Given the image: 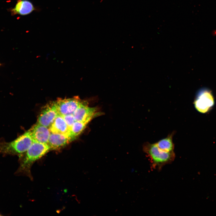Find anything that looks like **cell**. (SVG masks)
Returning a JSON list of instances; mask_svg holds the SVG:
<instances>
[{"instance_id": "6da1fadb", "label": "cell", "mask_w": 216, "mask_h": 216, "mask_svg": "<svg viewBox=\"0 0 216 216\" xmlns=\"http://www.w3.org/2000/svg\"><path fill=\"white\" fill-rule=\"evenodd\" d=\"M50 150L47 144L34 141L27 150L19 156V166L15 174L26 175L31 178V170L33 164Z\"/></svg>"}, {"instance_id": "7a4b0ae2", "label": "cell", "mask_w": 216, "mask_h": 216, "mask_svg": "<svg viewBox=\"0 0 216 216\" xmlns=\"http://www.w3.org/2000/svg\"><path fill=\"white\" fill-rule=\"evenodd\" d=\"M143 149L149 158L152 168L159 171L164 165L171 163L175 158L173 151L168 152L162 151L156 143L151 144L146 142L143 144Z\"/></svg>"}, {"instance_id": "3957f363", "label": "cell", "mask_w": 216, "mask_h": 216, "mask_svg": "<svg viewBox=\"0 0 216 216\" xmlns=\"http://www.w3.org/2000/svg\"><path fill=\"white\" fill-rule=\"evenodd\" d=\"M33 142L30 130L10 142L0 143V154L18 155L25 153Z\"/></svg>"}, {"instance_id": "277c9868", "label": "cell", "mask_w": 216, "mask_h": 216, "mask_svg": "<svg viewBox=\"0 0 216 216\" xmlns=\"http://www.w3.org/2000/svg\"><path fill=\"white\" fill-rule=\"evenodd\" d=\"M82 100L78 96L72 98L58 99L55 101L58 114L62 116L73 114Z\"/></svg>"}, {"instance_id": "5b68a950", "label": "cell", "mask_w": 216, "mask_h": 216, "mask_svg": "<svg viewBox=\"0 0 216 216\" xmlns=\"http://www.w3.org/2000/svg\"><path fill=\"white\" fill-rule=\"evenodd\" d=\"M58 114L55 102H53L46 105L43 109L37 123L49 128Z\"/></svg>"}, {"instance_id": "8992f818", "label": "cell", "mask_w": 216, "mask_h": 216, "mask_svg": "<svg viewBox=\"0 0 216 216\" xmlns=\"http://www.w3.org/2000/svg\"><path fill=\"white\" fill-rule=\"evenodd\" d=\"M87 101L82 100L73 114L76 121H78L86 124L95 115L96 109L90 107Z\"/></svg>"}, {"instance_id": "52a82bcc", "label": "cell", "mask_w": 216, "mask_h": 216, "mask_svg": "<svg viewBox=\"0 0 216 216\" xmlns=\"http://www.w3.org/2000/svg\"><path fill=\"white\" fill-rule=\"evenodd\" d=\"M214 104L213 96L210 91L204 90L201 91L194 102L196 110L201 113H206L212 107Z\"/></svg>"}, {"instance_id": "ba28073f", "label": "cell", "mask_w": 216, "mask_h": 216, "mask_svg": "<svg viewBox=\"0 0 216 216\" xmlns=\"http://www.w3.org/2000/svg\"><path fill=\"white\" fill-rule=\"evenodd\" d=\"M73 140L68 133L60 134L51 133L47 144L51 150H56L64 146Z\"/></svg>"}, {"instance_id": "9c48e42d", "label": "cell", "mask_w": 216, "mask_h": 216, "mask_svg": "<svg viewBox=\"0 0 216 216\" xmlns=\"http://www.w3.org/2000/svg\"><path fill=\"white\" fill-rule=\"evenodd\" d=\"M30 130L33 142L47 144L51 133L49 128L37 123Z\"/></svg>"}, {"instance_id": "30bf717a", "label": "cell", "mask_w": 216, "mask_h": 216, "mask_svg": "<svg viewBox=\"0 0 216 216\" xmlns=\"http://www.w3.org/2000/svg\"><path fill=\"white\" fill-rule=\"evenodd\" d=\"M10 10L12 15L19 14L25 16L39 9L28 0H18L15 7Z\"/></svg>"}, {"instance_id": "8fae6325", "label": "cell", "mask_w": 216, "mask_h": 216, "mask_svg": "<svg viewBox=\"0 0 216 216\" xmlns=\"http://www.w3.org/2000/svg\"><path fill=\"white\" fill-rule=\"evenodd\" d=\"M51 133L55 134L68 133L69 127L63 116L58 114L49 127Z\"/></svg>"}, {"instance_id": "7c38bea8", "label": "cell", "mask_w": 216, "mask_h": 216, "mask_svg": "<svg viewBox=\"0 0 216 216\" xmlns=\"http://www.w3.org/2000/svg\"><path fill=\"white\" fill-rule=\"evenodd\" d=\"M174 133V132L172 133L166 137L156 143L158 147L164 151L168 152H173L174 146L172 141V137Z\"/></svg>"}, {"instance_id": "4fadbf2b", "label": "cell", "mask_w": 216, "mask_h": 216, "mask_svg": "<svg viewBox=\"0 0 216 216\" xmlns=\"http://www.w3.org/2000/svg\"><path fill=\"white\" fill-rule=\"evenodd\" d=\"M87 124L82 122L75 121L69 128L68 134L74 140L84 130Z\"/></svg>"}, {"instance_id": "5bb4252c", "label": "cell", "mask_w": 216, "mask_h": 216, "mask_svg": "<svg viewBox=\"0 0 216 216\" xmlns=\"http://www.w3.org/2000/svg\"><path fill=\"white\" fill-rule=\"evenodd\" d=\"M63 116L69 129L76 121L73 115H68Z\"/></svg>"}, {"instance_id": "9a60e30c", "label": "cell", "mask_w": 216, "mask_h": 216, "mask_svg": "<svg viewBox=\"0 0 216 216\" xmlns=\"http://www.w3.org/2000/svg\"></svg>"}]
</instances>
